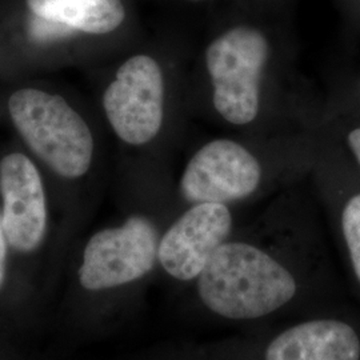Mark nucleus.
I'll return each instance as SVG.
<instances>
[{"instance_id":"4468645a","label":"nucleus","mask_w":360,"mask_h":360,"mask_svg":"<svg viewBox=\"0 0 360 360\" xmlns=\"http://www.w3.org/2000/svg\"><path fill=\"white\" fill-rule=\"evenodd\" d=\"M348 143L352 150V153L356 156L360 163V129H354L348 135Z\"/></svg>"},{"instance_id":"6e6552de","label":"nucleus","mask_w":360,"mask_h":360,"mask_svg":"<svg viewBox=\"0 0 360 360\" xmlns=\"http://www.w3.org/2000/svg\"><path fill=\"white\" fill-rule=\"evenodd\" d=\"M1 224L7 242L20 252L37 250L46 232L47 208L38 168L26 155L10 154L0 162Z\"/></svg>"},{"instance_id":"9b49d317","label":"nucleus","mask_w":360,"mask_h":360,"mask_svg":"<svg viewBox=\"0 0 360 360\" xmlns=\"http://www.w3.org/2000/svg\"><path fill=\"white\" fill-rule=\"evenodd\" d=\"M342 226L352 266L360 281V193L348 200L342 215Z\"/></svg>"},{"instance_id":"0eeeda50","label":"nucleus","mask_w":360,"mask_h":360,"mask_svg":"<svg viewBox=\"0 0 360 360\" xmlns=\"http://www.w3.org/2000/svg\"><path fill=\"white\" fill-rule=\"evenodd\" d=\"M231 227V212L226 205H195L169 227L159 243L158 257L163 269L178 281L198 278L224 245Z\"/></svg>"},{"instance_id":"f03ea898","label":"nucleus","mask_w":360,"mask_h":360,"mask_svg":"<svg viewBox=\"0 0 360 360\" xmlns=\"http://www.w3.org/2000/svg\"><path fill=\"white\" fill-rule=\"evenodd\" d=\"M8 111L28 147L56 174L77 179L89 171L94 155L91 129L63 98L23 89L11 95Z\"/></svg>"},{"instance_id":"f257e3e1","label":"nucleus","mask_w":360,"mask_h":360,"mask_svg":"<svg viewBox=\"0 0 360 360\" xmlns=\"http://www.w3.org/2000/svg\"><path fill=\"white\" fill-rule=\"evenodd\" d=\"M198 291L212 312L229 319H255L283 307L296 292L291 272L247 243H224L200 272Z\"/></svg>"},{"instance_id":"39448f33","label":"nucleus","mask_w":360,"mask_h":360,"mask_svg":"<svg viewBox=\"0 0 360 360\" xmlns=\"http://www.w3.org/2000/svg\"><path fill=\"white\" fill-rule=\"evenodd\" d=\"M105 115L116 135L129 144H146L163 123L165 83L153 58H129L116 72L103 95Z\"/></svg>"},{"instance_id":"9d476101","label":"nucleus","mask_w":360,"mask_h":360,"mask_svg":"<svg viewBox=\"0 0 360 360\" xmlns=\"http://www.w3.org/2000/svg\"><path fill=\"white\" fill-rule=\"evenodd\" d=\"M35 16L87 34L115 31L126 18L120 0H27Z\"/></svg>"},{"instance_id":"1a4fd4ad","label":"nucleus","mask_w":360,"mask_h":360,"mask_svg":"<svg viewBox=\"0 0 360 360\" xmlns=\"http://www.w3.org/2000/svg\"><path fill=\"white\" fill-rule=\"evenodd\" d=\"M360 340L347 323L321 319L288 328L271 342L266 360H359Z\"/></svg>"},{"instance_id":"f8f14e48","label":"nucleus","mask_w":360,"mask_h":360,"mask_svg":"<svg viewBox=\"0 0 360 360\" xmlns=\"http://www.w3.org/2000/svg\"><path fill=\"white\" fill-rule=\"evenodd\" d=\"M74 30L50 19L35 16L30 25L31 38L38 41H51L70 35Z\"/></svg>"},{"instance_id":"ddd939ff","label":"nucleus","mask_w":360,"mask_h":360,"mask_svg":"<svg viewBox=\"0 0 360 360\" xmlns=\"http://www.w3.org/2000/svg\"><path fill=\"white\" fill-rule=\"evenodd\" d=\"M7 238L3 230V224H1V217H0V287L4 281V275H6V260H7Z\"/></svg>"},{"instance_id":"7ed1b4c3","label":"nucleus","mask_w":360,"mask_h":360,"mask_svg":"<svg viewBox=\"0 0 360 360\" xmlns=\"http://www.w3.org/2000/svg\"><path fill=\"white\" fill-rule=\"evenodd\" d=\"M267 59V39L251 27L232 28L207 49L214 105L227 122L240 126L257 117L260 75Z\"/></svg>"},{"instance_id":"423d86ee","label":"nucleus","mask_w":360,"mask_h":360,"mask_svg":"<svg viewBox=\"0 0 360 360\" xmlns=\"http://www.w3.org/2000/svg\"><path fill=\"white\" fill-rule=\"evenodd\" d=\"M260 176V165L254 155L239 143L219 139L203 146L191 158L180 180V191L193 205H226L250 196Z\"/></svg>"},{"instance_id":"20e7f679","label":"nucleus","mask_w":360,"mask_h":360,"mask_svg":"<svg viewBox=\"0 0 360 360\" xmlns=\"http://www.w3.org/2000/svg\"><path fill=\"white\" fill-rule=\"evenodd\" d=\"M159 251L154 224L131 217L116 229L96 232L86 245L79 281L89 291L135 282L154 269Z\"/></svg>"}]
</instances>
